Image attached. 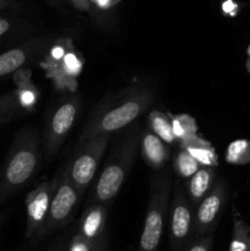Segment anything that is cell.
Returning a JSON list of instances; mask_svg holds the SVG:
<instances>
[{
    "label": "cell",
    "instance_id": "d6a6232c",
    "mask_svg": "<svg viewBox=\"0 0 250 251\" xmlns=\"http://www.w3.org/2000/svg\"><path fill=\"white\" fill-rule=\"evenodd\" d=\"M4 217H5V215H1V216H0V227H1L2 221H4Z\"/></svg>",
    "mask_w": 250,
    "mask_h": 251
},
{
    "label": "cell",
    "instance_id": "5b68a950",
    "mask_svg": "<svg viewBox=\"0 0 250 251\" xmlns=\"http://www.w3.org/2000/svg\"><path fill=\"white\" fill-rule=\"evenodd\" d=\"M81 196L82 194L74 185L66 167L64 166V168L58 173V185L51 199L46 222L37 235L36 244L53 233L65 228L70 223L77 210Z\"/></svg>",
    "mask_w": 250,
    "mask_h": 251
},
{
    "label": "cell",
    "instance_id": "8992f818",
    "mask_svg": "<svg viewBox=\"0 0 250 251\" xmlns=\"http://www.w3.org/2000/svg\"><path fill=\"white\" fill-rule=\"evenodd\" d=\"M41 65L59 90L73 92L76 90V78L82 70V60L76 54L70 39H59L54 46L49 47Z\"/></svg>",
    "mask_w": 250,
    "mask_h": 251
},
{
    "label": "cell",
    "instance_id": "9c48e42d",
    "mask_svg": "<svg viewBox=\"0 0 250 251\" xmlns=\"http://www.w3.org/2000/svg\"><path fill=\"white\" fill-rule=\"evenodd\" d=\"M80 110V98L70 96L65 98L47 117L43 131L44 153L48 159L53 158L63 145L77 119Z\"/></svg>",
    "mask_w": 250,
    "mask_h": 251
},
{
    "label": "cell",
    "instance_id": "52a82bcc",
    "mask_svg": "<svg viewBox=\"0 0 250 251\" xmlns=\"http://www.w3.org/2000/svg\"><path fill=\"white\" fill-rule=\"evenodd\" d=\"M112 135L100 134L76 146V153L65 164L74 185L83 195L100 167Z\"/></svg>",
    "mask_w": 250,
    "mask_h": 251
},
{
    "label": "cell",
    "instance_id": "cb8c5ba5",
    "mask_svg": "<svg viewBox=\"0 0 250 251\" xmlns=\"http://www.w3.org/2000/svg\"><path fill=\"white\" fill-rule=\"evenodd\" d=\"M96 243L97 242H92L81 235L80 233H76L68 242L66 251H93L96 248Z\"/></svg>",
    "mask_w": 250,
    "mask_h": 251
},
{
    "label": "cell",
    "instance_id": "f1b7e54d",
    "mask_svg": "<svg viewBox=\"0 0 250 251\" xmlns=\"http://www.w3.org/2000/svg\"><path fill=\"white\" fill-rule=\"evenodd\" d=\"M66 247H68V242H65V239L61 238L44 251H66Z\"/></svg>",
    "mask_w": 250,
    "mask_h": 251
},
{
    "label": "cell",
    "instance_id": "ac0fdd59",
    "mask_svg": "<svg viewBox=\"0 0 250 251\" xmlns=\"http://www.w3.org/2000/svg\"><path fill=\"white\" fill-rule=\"evenodd\" d=\"M150 129L154 132L158 137H161L166 144L173 145L176 141L174 135L173 126H172V119L164 113L159 110L151 112L149 115Z\"/></svg>",
    "mask_w": 250,
    "mask_h": 251
},
{
    "label": "cell",
    "instance_id": "e0dca14e",
    "mask_svg": "<svg viewBox=\"0 0 250 251\" xmlns=\"http://www.w3.org/2000/svg\"><path fill=\"white\" fill-rule=\"evenodd\" d=\"M180 147L183 150H186L202 166L203 164L213 166L217 163V156L211 145L205 140L200 139L198 135H194L184 141H180Z\"/></svg>",
    "mask_w": 250,
    "mask_h": 251
},
{
    "label": "cell",
    "instance_id": "44dd1931",
    "mask_svg": "<svg viewBox=\"0 0 250 251\" xmlns=\"http://www.w3.org/2000/svg\"><path fill=\"white\" fill-rule=\"evenodd\" d=\"M199 167L200 163L186 150L181 149L173 159V169L180 178H190L199 171Z\"/></svg>",
    "mask_w": 250,
    "mask_h": 251
},
{
    "label": "cell",
    "instance_id": "ffe728a7",
    "mask_svg": "<svg viewBox=\"0 0 250 251\" xmlns=\"http://www.w3.org/2000/svg\"><path fill=\"white\" fill-rule=\"evenodd\" d=\"M225 161L235 166L250 163V141L237 140L230 142L225 152Z\"/></svg>",
    "mask_w": 250,
    "mask_h": 251
},
{
    "label": "cell",
    "instance_id": "3957f363",
    "mask_svg": "<svg viewBox=\"0 0 250 251\" xmlns=\"http://www.w3.org/2000/svg\"><path fill=\"white\" fill-rule=\"evenodd\" d=\"M41 163V140L34 126H25L15 135L0 166V206L31 181Z\"/></svg>",
    "mask_w": 250,
    "mask_h": 251
},
{
    "label": "cell",
    "instance_id": "30bf717a",
    "mask_svg": "<svg viewBox=\"0 0 250 251\" xmlns=\"http://www.w3.org/2000/svg\"><path fill=\"white\" fill-rule=\"evenodd\" d=\"M56 185H58V174L50 181H43L39 184L27 195L25 237L31 245L36 244L37 235L46 222Z\"/></svg>",
    "mask_w": 250,
    "mask_h": 251
},
{
    "label": "cell",
    "instance_id": "83f0119b",
    "mask_svg": "<svg viewBox=\"0 0 250 251\" xmlns=\"http://www.w3.org/2000/svg\"><path fill=\"white\" fill-rule=\"evenodd\" d=\"M74 6L80 11H90L91 4L88 0H70Z\"/></svg>",
    "mask_w": 250,
    "mask_h": 251
},
{
    "label": "cell",
    "instance_id": "d6986e66",
    "mask_svg": "<svg viewBox=\"0 0 250 251\" xmlns=\"http://www.w3.org/2000/svg\"><path fill=\"white\" fill-rule=\"evenodd\" d=\"M250 244V227L239 217L233 220V235L228 251H247Z\"/></svg>",
    "mask_w": 250,
    "mask_h": 251
},
{
    "label": "cell",
    "instance_id": "ba28073f",
    "mask_svg": "<svg viewBox=\"0 0 250 251\" xmlns=\"http://www.w3.org/2000/svg\"><path fill=\"white\" fill-rule=\"evenodd\" d=\"M185 188L179 180L174 183L169 201V244L172 251H184L195 238V212Z\"/></svg>",
    "mask_w": 250,
    "mask_h": 251
},
{
    "label": "cell",
    "instance_id": "277c9868",
    "mask_svg": "<svg viewBox=\"0 0 250 251\" xmlns=\"http://www.w3.org/2000/svg\"><path fill=\"white\" fill-rule=\"evenodd\" d=\"M172 184V174L167 169L151 176L149 205L137 251H158L168 215Z\"/></svg>",
    "mask_w": 250,
    "mask_h": 251
},
{
    "label": "cell",
    "instance_id": "e575fe53",
    "mask_svg": "<svg viewBox=\"0 0 250 251\" xmlns=\"http://www.w3.org/2000/svg\"><path fill=\"white\" fill-rule=\"evenodd\" d=\"M247 251H250V244H249V248H248V250Z\"/></svg>",
    "mask_w": 250,
    "mask_h": 251
},
{
    "label": "cell",
    "instance_id": "4dcf8cb0",
    "mask_svg": "<svg viewBox=\"0 0 250 251\" xmlns=\"http://www.w3.org/2000/svg\"><path fill=\"white\" fill-rule=\"evenodd\" d=\"M10 5H11V0H0V10L6 9Z\"/></svg>",
    "mask_w": 250,
    "mask_h": 251
},
{
    "label": "cell",
    "instance_id": "7402d4cb",
    "mask_svg": "<svg viewBox=\"0 0 250 251\" xmlns=\"http://www.w3.org/2000/svg\"><path fill=\"white\" fill-rule=\"evenodd\" d=\"M172 126H173L174 135L179 142L196 135L195 120L186 114L172 117Z\"/></svg>",
    "mask_w": 250,
    "mask_h": 251
},
{
    "label": "cell",
    "instance_id": "1f68e13d",
    "mask_svg": "<svg viewBox=\"0 0 250 251\" xmlns=\"http://www.w3.org/2000/svg\"><path fill=\"white\" fill-rule=\"evenodd\" d=\"M247 69H248V71L250 73V56H249V59H248V61H247Z\"/></svg>",
    "mask_w": 250,
    "mask_h": 251
},
{
    "label": "cell",
    "instance_id": "7c38bea8",
    "mask_svg": "<svg viewBox=\"0 0 250 251\" xmlns=\"http://www.w3.org/2000/svg\"><path fill=\"white\" fill-rule=\"evenodd\" d=\"M51 39L50 36H42L0 54V78L12 75L33 63L37 56L48 50L51 46Z\"/></svg>",
    "mask_w": 250,
    "mask_h": 251
},
{
    "label": "cell",
    "instance_id": "d4e9b609",
    "mask_svg": "<svg viewBox=\"0 0 250 251\" xmlns=\"http://www.w3.org/2000/svg\"><path fill=\"white\" fill-rule=\"evenodd\" d=\"M213 245V234L195 237L184 251H211Z\"/></svg>",
    "mask_w": 250,
    "mask_h": 251
},
{
    "label": "cell",
    "instance_id": "4316f807",
    "mask_svg": "<svg viewBox=\"0 0 250 251\" xmlns=\"http://www.w3.org/2000/svg\"><path fill=\"white\" fill-rule=\"evenodd\" d=\"M11 27H12V24L9 19L0 16V38L4 37L5 34L11 29Z\"/></svg>",
    "mask_w": 250,
    "mask_h": 251
},
{
    "label": "cell",
    "instance_id": "2e32d148",
    "mask_svg": "<svg viewBox=\"0 0 250 251\" xmlns=\"http://www.w3.org/2000/svg\"><path fill=\"white\" fill-rule=\"evenodd\" d=\"M28 71L29 70H26V69H21L16 71L14 76V81L17 86L15 93H16L17 100L21 108H25V109H32L38 100V90L32 83L31 77H29L31 73L27 74Z\"/></svg>",
    "mask_w": 250,
    "mask_h": 251
},
{
    "label": "cell",
    "instance_id": "8fae6325",
    "mask_svg": "<svg viewBox=\"0 0 250 251\" xmlns=\"http://www.w3.org/2000/svg\"><path fill=\"white\" fill-rule=\"evenodd\" d=\"M227 201V184L220 179L196 205L195 237L213 234Z\"/></svg>",
    "mask_w": 250,
    "mask_h": 251
},
{
    "label": "cell",
    "instance_id": "6da1fadb",
    "mask_svg": "<svg viewBox=\"0 0 250 251\" xmlns=\"http://www.w3.org/2000/svg\"><path fill=\"white\" fill-rule=\"evenodd\" d=\"M156 98L153 86L136 83L105 97L91 112L76 146L100 134H114L134 124Z\"/></svg>",
    "mask_w": 250,
    "mask_h": 251
},
{
    "label": "cell",
    "instance_id": "484cf974",
    "mask_svg": "<svg viewBox=\"0 0 250 251\" xmlns=\"http://www.w3.org/2000/svg\"><path fill=\"white\" fill-rule=\"evenodd\" d=\"M93 251H109V237L108 232H105L96 243V248Z\"/></svg>",
    "mask_w": 250,
    "mask_h": 251
},
{
    "label": "cell",
    "instance_id": "5bb4252c",
    "mask_svg": "<svg viewBox=\"0 0 250 251\" xmlns=\"http://www.w3.org/2000/svg\"><path fill=\"white\" fill-rule=\"evenodd\" d=\"M140 149L144 161L154 171H161L168 161L169 150L166 142L157 136L151 129L142 130Z\"/></svg>",
    "mask_w": 250,
    "mask_h": 251
},
{
    "label": "cell",
    "instance_id": "836d02e7",
    "mask_svg": "<svg viewBox=\"0 0 250 251\" xmlns=\"http://www.w3.org/2000/svg\"><path fill=\"white\" fill-rule=\"evenodd\" d=\"M248 53H249V56H250V47H249V49H248Z\"/></svg>",
    "mask_w": 250,
    "mask_h": 251
},
{
    "label": "cell",
    "instance_id": "7a4b0ae2",
    "mask_svg": "<svg viewBox=\"0 0 250 251\" xmlns=\"http://www.w3.org/2000/svg\"><path fill=\"white\" fill-rule=\"evenodd\" d=\"M141 132L140 124H131L125 130H120L104 168L96 181L88 203H102L109 207L114 201L136 161Z\"/></svg>",
    "mask_w": 250,
    "mask_h": 251
},
{
    "label": "cell",
    "instance_id": "9a60e30c",
    "mask_svg": "<svg viewBox=\"0 0 250 251\" xmlns=\"http://www.w3.org/2000/svg\"><path fill=\"white\" fill-rule=\"evenodd\" d=\"M215 176L216 171L212 166L199 168V171L190 176V180H189L185 190L194 207H196V205L211 190L215 184Z\"/></svg>",
    "mask_w": 250,
    "mask_h": 251
},
{
    "label": "cell",
    "instance_id": "f546056e",
    "mask_svg": "<svg viewBox=\"0 0 250 251\" xmlns=\"http://www.w3.org/2000/svg\"><path fill=\"white\" fill-rule=\"evenodd\" d=\"M88 1H90L91 7L95 6L97 9H105L110 4V0H88Z\"/></svg>",
    "mask_w": 250,
    "mask_h": 251
},
{
    "label": "cell",
    "instance_id": "603a6c76",
    "mask_svg": "<svg viewBox=\"0 0 250 251\" xmlns=\"http://www.w3.org/2000/svg\"><path fill=\"white\" fill-rule=\"evenodd\" d=\"M21 109L22 108L20 105L19 100H17L15 91L9 93V95H5L0 100V125L16 118L20 114Z\"/></svg>",
    "mask_w": 250,
    "mask_h": 251
},
{
    "label": "cell",
    "instance_id": "4fadbf2b",
    "mask_svg": "<svg viewBox=\"0 0 250 251\" xmlns=\"http://www.w3.org/2000/svg\"><path fill=\"white\" fill-rule=\"evenodd\" d=\"M108 206L102 203H87L85 212L78 221L77 233L92 242H97L107 232Z\"/></svg>",
    "mask_w": 250,
    "mask_h": 251
}]
</instances>
